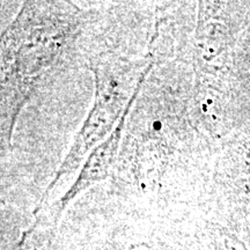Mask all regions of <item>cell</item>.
<instances>
[{
    "instance_id": "obj_2",
    "label": "cell",
    "mask_w": 250,
    "mask_h": 250,
    "mask_svg": "<svg viewBox=\"0 0 250 250\" xmlns=\"http://www.w3.org/2000/svg\"><path fill=\"white\" fill-rule=\"evenodd\" d=\"M143 66L144 64L125 66V64L107 65L98 62L93 65L92 71L95 77V102L88 117L78 132L70 152L65 156L54 181L46 188L41 201L48 198L59 181L65 175L72 174L79 168L85 156L92 152L107 134L114 131L115 123L121 120L142 78L134 79V70Z\"/></svg>"
},
{
    "instance_id": "obj_1",
    "label": "cell",
    "mask_w": 250,
    "mask_h": 250,
    "mask_svg": "<svg viewBox=\"0 0 250 250\" xmlns=\"http://www.w3.org/2000/svg\"><path fill=\"white\" fill-rule=\"evenodd\" d=\"M27 2L2 36L1 143L9 145L19 112L54 67L76 29L70 6Z\"/></svg>"
},
{
    "instance_id": "obj_6",
    "label": "cell",
    "mask_w": 250,
    "mask_h": 250,
    "mask_svg": "<svg viewBox=\"0 0 250 250\" xmlns=\"http://www.w3.org/2000/svg\"><path fill=\"white\" fill-rule=\"evenodd\" d=\"M34 250H37V249H34Z\"/></svg>"
},
{
    "instance_id": "obj_5",
    "label": "cell",
    "mask_w": 250,
    "mask_h": 250,
    "mask_svg": "<svg viewBox=\"0 0 250 250\" xmlns=\"http://www.w3.org/2000/svg\"><path fill=\"white\" fill-rule=\"evenodd\" d=\"M129 250H156L154 248H152V247H149L148 245H136V246H132Z\"/></svg>"
},
{
    "instance_id": "obj_4",
    "label": "cell",
    "mask_w": 250,
    "mask_h": 250,
    "mask_svg": "<svg viewBox=\"0 0 250 250\" xmlns=\"http://www.w3.org/2000/svg\"><path fill=\"white\" fill-rule=\"evenodd\" d=\"M219 7L214 12L208 9V14L202 19L199 23L198 37L201 43V48L206 58H212L219 55L225 46H227L228 36H229V27H228L226 19L219 17Z\"/></svg>"
},
{
    "instance_id": "obj_3",
    "label": "cell",
    "mask_w": 250,
    "mask_h": 250,
    "mask_svg": "<svg viewBox=\"0 0 250 250\" xmlns=\"http://www.w3.org/2000/svg\"><path fill=\"white\" fill-rule=\"evenodd\" d=\"M153 61L149 62L142 78H140L136 90H134L133 95L131 96L126 109H125L124 114L122 115L121 120L118 121V124L115 126L114 131L109 134L108 138H105L89 153L88 158L83 162L80 173L78 174L77 179L74 180L70 189L57 201L37 205L36 210L34 211L35 221L29 229L23 232L20 246H29L31 250H41L42 247H48L54 240L55 234L57 232L59 220H61L62 214L66 210L68 204L86 189H88L95 183L105 180L110 175L115 160H116L118 148L121 146L122 133H123L126 116L134 101H136V98L138 96L139 90L144 85V81L151 71Z\"/></svg>"
}]
</instances>
